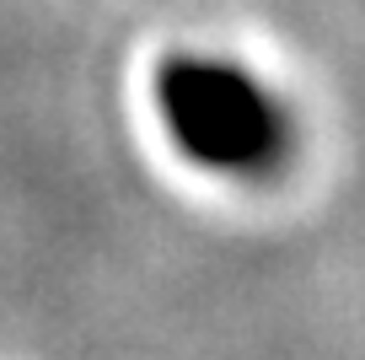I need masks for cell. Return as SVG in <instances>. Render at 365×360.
I'll return each mask as SVG.
<instances>
[{"instance_id": "1", "label": "cell", "mask_w": 365, "mask_h": 360, "mask_svg": "<svg viewBox=\"0 0 365 360\" xmlns=\"http://www.w3.org/2000/svg\"><path fill=\"white\" fill-rule=\"evenodd\" d=\"M156 108L182 156L215 172H258L285 146V119L274 97L226 59H167L156 76Z\"/></svg>"}]
</instances>
